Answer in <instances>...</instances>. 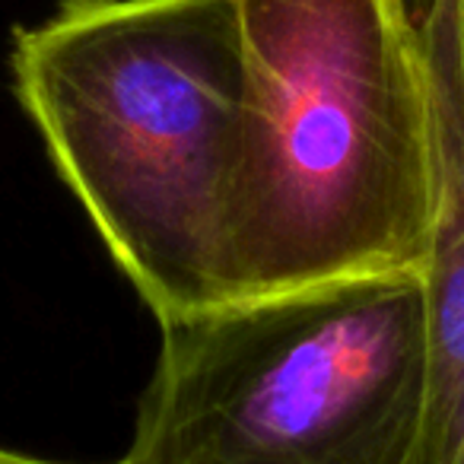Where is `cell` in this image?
I'll return each mask as SVG.
<instances>
[{
	"label": "cell",
	"mask_w": 464,
	"mask_h": 464,
	"mask_svg": "<svg viewBox=\"0 0 464 464\" xmlns=\"http://www.w3.org/2000/svg\"><path fill=\"white\" fill-rule=\"evenodd\" d=\"M10 64L54 169L156 322L229 303L239 0H64L16 29Z\"/></svg>",
	"instance_id": "1"
},
{
	"label": "cell",
	"mask_w": 464,
	"mask_h": 464,
	"mask_svg": "<svg viewBox=\"0 0 464 464\" xmlns=\"http://www.w3.org/2000/svg\"><path fill=\"white\" fill-rule=\"evenodd\" d=\"M246 124L229 303L362 274H420L436 143L398 0H239Z\"/></svg>",
	"instance_id": "2"
},
{
	"label": "cell",
	"mask_w": 464,
	"mask_h": 464,
	"mask_svg": "<svg viewBox=\"0 0 464 464\" xmlns=\"http://www.w3.org/2000/svg\"><path fill=\"white\" fill-rule=\"evenodd\" d=\"M160 331L124 464H413L420 274L232 299Z\"/></svg>",
	"instance_id": "3"
},
{
	"label": "cell",
	"mask_w": 464,
	"mask_h": 464,
	"mask_svg": "<svg viewBox=\"0 0 464 464\" xmlns=\"http://www.w3.org/2000/svg\"><path fill=\"white\" fill-rule=\"evenodd\" d=\"M432 99L436 191L423 286V420L413 464H464V83L458 4L413 26Z\"/></svg>",
	"instance_id": "4"
},
{
	"label": "cell",
	"mask_w": 464,
	"mask_h": 464,
	"mask_svg": "<svg viewBox=\"0 0 464 464\" xmlns=\"http://www.w3.org/2000/svg\"><path fill=\"white\" fill-rule=\"evenodd\" d=\"M398 4H401L407 23H411V29H413L426 16V10H430L432 0H398ZM455 4H458V39H461V83H464V0H455Z\"/></svg>",
	"instance_id": "5"
},
{
	"label": "cell",
	"mask_w": 464,
	"mask_h": 464,
	"mask_svg": "<svg viewBox=\"0 0 464 464\" xmlns=\"http://www.w3.org/2000/svg\"><path fill=\"white\" fill-rule=\"evenodd\" d=\"M0 464H61V461H45V458H33V455H16V451L0 449ZM124 464V461H115Z\"/></svg>",
	"instance_id": "6"
},
{
	"label": "cell",
	"mask_w": 464,
	"mask_h": 464,
	"mask_svg": "<svg viewBox=\"0 0 464 464\" xmlns=\"http://www.w3.org/2000/svg\"><path fill=\"white\" fill-rule=\"evenodd\" d=\"M61 4H64V0H61Z\"/></svg>",
	"instance_id": "7"
}]
</instances>
